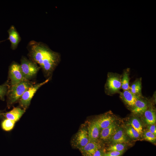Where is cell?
<instances>
[{"label":"cell","instance_id":"1","mask_svg":"<svg viewBox=\"0 0 156 156\" xmlns=\"http://www.w3.org/2000/svg\"><path fill=\"white\" fill-rule=\"evenodd\" d=\"M27 48L31 60L38 64L47 79H50L60 61V53L52 50L43 43L33 40L29 42Z\"/></svg>","mask_w":156,"mask_h":156},{"label":"cell","instance_id":"2","mask_svg":"<svg viewBox=\"0 0 156 156\" xmlns=\"http://www.w3.org/2000/svg\"><path fill=\"white\" fill-rule=\"evenodd\" d=\"M121 75L117 73L108 72L104 86L106 94L112 96L119 93L121 89Z\"/></svg>","mask_w":156,"mask_h":156},{"label":"cell","instance_id":"3","mask_svg":"<svg viewBox=\"0 0 156 156\" xmlns=\"http://www.w3.org/2000/svg\"><path fill=\"white\" fill-rule=\"evenodd\" d=\"M32 84L28 80L11 86L7 92L8 103L12 104L21 97L24 93Z\"/></svg>","mask_w":156,"mask_h":156},{"label":"cell","instance_id":"4","mask_svg":"<svg viewBox=\"0 0 156 156\" xmlns=\"http://www.w3.org/2000/svg\"><path fill=\"white\" fill-rule=\"evenodd\" d=\"M20 66L24 76L27 80L35 75L40 69L36 63L25 57L21 59Z\"/></svg>","mask_w":156,"mask_h":156},{"label":"cell","instance_id":"5","mask_svg":"<svg viewBox=\"0 0 156 156\" xmlns=\"http://www.w3.org/2000/svg\"><path fill=\"white\" fill-rule=\"evenodd\" d=\"M50 79H47L44 81L35 85H32L24 93L20 98V105L25 108L29 105L31 99L38 89L41 86L47 83Z\"/></svg>","mask_w":156,"mask_h":156},{"label":"cell","instance_id":"6","mask_svg":"<svg viewBox=\"0 0 156 156\" xmlns=\"http://www.w3.org/2000/svg\"><path fill=\"white\" fill-rule=\"evenodd\" d=\"M9 76L11 86L24 81H28L24 77L20 65L14 62L10 65L9 69Z\"/></svg>","mask_w":156,"mask_h":156},{"label":"cell","instance_id":"7","mask_svg":"<svg viewBox=\"0 0 156 156\" xmlns=\"http://www.w3.org/2000/svg\"><path fill=\"white\" fill-rule=\"evenodd\" d=\"M89 142L87 128L83 127L75 134L72 141V143L75 148L79 149L86 145Z\"/></svg>","mask_w":156,"mask_h":156},{"label":"cell","instance_id":"8","mask_svg":"<svg viewBox=\"0 0 156 156\" xmlns=\"http://www.w3.org/2000/svg\"><path fill=\"white\" fill-rule=\"evenodd\" d=\"M115 118L110 112H108L98 116L93 121L100 130L105 128L114 122Z\"/></svg>","mask_w":156,"mask_h":156},{"label":"cell","instance_id":"9","mask_svg":"<svg viewBox=\"0 0 156 156\" xmlns=\"http://www.w3.org/2000/svg\"><path fill=\"white\" fill-rule=\"evenodd\" d=\"M149 105L148 101L147 99L143 96L137 97L134 106L131 109V112L135 115L143 114Z\"/></svg>","mask_w":156,"mask_h":156},{"label":"cell","instance_id":"10","mask_svg":"<svg viewBox=\"0 0 156 156\" xmlns=\"http://www.w3.org/2000/svg\"><path fill=\"white\" fill-rule=\"evenodd\" d=\"M9 40L11 43V48L13 50L16 49L21 40V38L16 28L13 25H11L8 31Z\"/></svg>","mask_w":156,"mask_h":156},{"label":"cell","instance_id":"11","mask_svg":"<svg viewBox=\"0 0 156 156\" xmlns=\"http://www.w3.org/2000/svg\"><path fill=\"white\" fill-rule=\"evenodd\" d=\"M87 128L89 142H98L100 129L93 121L89 123Z\"/></svg>","mask_w":156,"mask_h":156},{"label":"cell","instance_id":"12","mask_svg":"<svg viewBox=\"0 0 156 156\" xmlns=\"http://www.w3.org/2000/svg\"><path fill=\"white\" fill-rule=\"evenodd\" d=\"M120 97L124 103L131 108L133 107L137 97L132 93L129 90H124L119 93Z\"/></svg>","mask_w":156,"mask_h":156},{"label":"cell","instance_id":"13","mask_svg":"<svg viewBox=\"0 0 156 156\" xmlns=\"http://www.w3.org/2000/svg\"><path fill=\"white\" fill-rule=\"evenodd\" d=\"M101 148V145L98 142H89L86 145L79 150L83 156H92L96 151Z\"/></svg>","mask_w":156,"mask_h":156},{"label":"cell","instance_id":"14","mask_svg":"<svg viewBox=\"0 0 156 156\" xmlns=\"http://www.w3.org/2000/svg\"><path fill=\"white\" fill-rule=\"evenodd\" d=\"M110 140L114 144L128 143L129 140L123 129L117 128Z\"/></svg>","mask_w":156,"mask_h":156},{"label":"cell","instance_id":"15","mask_svg":"<svg viewBox=\"0 0 156 156\" xmlns=\"http://www.w3.org/2000/svg\"><path fill=\"white\" fill-rule=\"evenodd\" d=\"M117 128V125L114 122L108 127L101 130L100 138L105 141L110 140Z\"/></svg>","mask_w":156,"mask_h":156},{"label":"cell","instance_id":"16","mask_svg":"<svg viewBox=\"0 0 156 156\" xmlns=\"http://www.w3.org/2000/svg\"><path fill=\"white\" fill-rule=\"evenodd\" d=\"M25 112L24 109L15 107L8 112L2 113V115L6 118L14 121L16 122L19 119Z\"/></svg>","mask_w":156,"mask_h":156},{"label":"cell","instance_id":"17","mask_svg":"<svg viewBox=\"0 0 156 156\" xmlns=\"http://www.w3.org/2000/svg\"><path fill=\"white\" fill-rule=\"evenodd\" d=\"M143 114L146 122L148 125L155 124L156 121V112L153 107L149 106V105Z\"/></svg>","mask_w":156,"mask_h":156},{"label":"cell","instance_id":"18","mask_svg":"<svg viewBox=\"0 0 156 156\" xmlns=\"http://www.w3.org/2000/svg\"><path fill=\"white\" fill-rule=\"evenodd\" d=\"M142 81L141 77L137 78L130 86L129 90L137 97L142 96Z\"/></svg>","mask_w":156,"mask_h":156},{"label":"cell","instance_id":"19","mask_svg":"<svg viewBox=\"0 0 156 156\" xmlns=\"http://www.w3.org/2000/svg\"><path fill=\"white\" fill-rule=\"evenodd\" d=\"M130 69L127 68L124 69L121 75V89L122 90H129L130 79Z\"/></svg>","mask_w":156,"mask_h":156},{"label":"cell","instance_id":"20","mask_svg":"<svg viewBox=\"0 0 156 156\" xmlns=\"http://www.w3.org/2000/svg\"><path fill=\"white\" fill-rule=\"evenodd\" d=\"M127 125L131 127L140 135L143 134L142 126L141 122L138 118L135 117L132 118L128 122Z\"/></svg>","mask_w":156,"mask_h":156},{"label":"cell","instance_id":"21","mask_svg":"<svg viewBox=\"0 0 156 156\" xmlns=\"http://www.w3.org/2000/svg\"><path fill=\"white\" fill-rule=\"evenodd\" d=\"M15 122L14 121L5 118L1 123L2 128L5 131H10L13 128Z\"/></svg>","mask_w":156,"mask_h":156},{"label":"cell","instance_id":"22","mask_svg":"<svg viewBox=\"0 0 156 156\" xmlns=\"http://www.w3.org/2000/svg\"><path fill=\"white\" fill-rule=\"evenodd\" d=\"M126 145L124 143H115L110 145L107 150L110 151H124L126 148Z\"/></svg>","mask_w":156,"mask_h":156},{"label":"cell","instance_id":"23","mask_svg":"<svg viewBox=\"0 0 156 156\" xmlns=\"http://www.w3.org/2000/svg\"><path fill=\"white\" fill-rule=\"evenodd\" d=\"M125 132L129 137L133 139H138L140 136L139 133L131 127L127 125L126 128Z\"/></svg>","mask_w":156,"mask_h":156},{"label":"cell","instance_id":"24","mask_svg":"<svg viewBox=\"0 0 156 156\" xmlns=\"http://www.w3.org/2000/svg\"><path fill=\"white\" fill-rule=\"evenodd\" d=\"M143 133L145 140L152 143H155L156 142V136L147 129L145 130Z\"/></svg>","mask_w":156,"mask_h":156},{"label":"cell","instance_id":"25","mask_svg":"<svg viewBox=\"0 0 156 156\" xmlns=\"http://www.w3.org/2000/svg\"><path fill=\"white\" fill-rule=\"evenodd\" d=\"M8 85L6 83L0 85V99L4 101V96L7 94Z\"/></svg>","mask_w":156,"mask_h":156},{"label":"cell","instance_id":"26","mask_svg":"<svg viewBox=\"0 0 156 156\" xmlns=\"http://www.w3.org/2000/svg\"><path fill=\"white\" fill-rule=\"evenodd\" d=\"M124 151H110L104 154L103 156H120Z\"/></svg>","mask_w":156,"mask_h":156},{"label":"cell","instance_id":"27","mask_svg":"<svg viewBox=\"0 0 156 156\" xmlns=\"http://www.w3.org/2000/svg\"><path fill=\"white\" fill-rule=\"evenodd\" d=\"M147 130L156 136V127L155 124L148 125Z\"/></svg>","mask_w":156,"mask_h":156},{"label":"cell","instance_id":"28","mask_svg":"<svg viewBox=\"0 0 156 156\" xmlns=\"http://www.w3.org/2000/svg\"><path fill=\"white\" fill-rule=\"evenodd\" d=\"M104 154L103 151L100 149L96 151L92 156H103Z\"/></svg>","mask_w":156,"mask_h":156},{"label":"cell","instance_id":"29","mask_svg":"<svg viewBox=\"0 0 156 156\" xmlns=\"http://www.w3.org/2000/svg\"><path fill=\"white\" fill-rule=\"evenodd\" d=\"M3 116L2 113H1L0 111V118L2 117Z\"/></svg>","mask_w":156,"mask_h":156},{"label":"cell","instance_id":"30","mask_svg":"<svg viewBox=\"0 0 156 156\" xmlns=\"http://www.w3.org/2000/svg\"><path fill=\"white\" fill-rule=\"evenodd\" d=\"M5 40H2V41H0V43L4 41Z\"/></svg>","mask_w":156,"mask_h":156}]
</instances>
